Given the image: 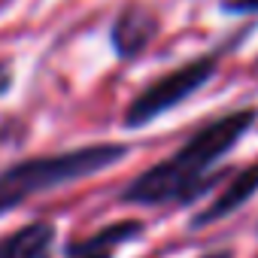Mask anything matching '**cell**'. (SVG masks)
<instances>
[{
	"instance_id": "cell-1",
	"label": "cell",
	"mask_w": 258,
	"mask_h": 258,
	"mask_svg": "<svg viewBox=\"0 0 258 258\" xmlns=\"http://www.w3.org/2000/svg\"><path fill=\"white\" fill-rule=\"evenodd\" d=\"M255 121H258V109L252 106L222 112L219 118L198 127L167 161L152 164L134 182H127L121 191V201L137 207L198 201L207 188L216 185V179H222V173H213L219 158L243 140V134Z\"/></svg>"
},
{
	"instance_id": "cell-4",
	"label": "cell",
	"mask_w": 258,
	"mask_h": 258,
	"mask_svg": "<svg viewBox=\"0 0 258 258\" xmlns=\"http://www.w3.org/2000/svg\"><path fill=\"white\" fill-rule=\"evenodd\" d=\"M155 34H158L155 13L140 4H127L115 16L109 40H112V49L118 58H137L140 52H146V46L155 40Z\"/></svg>"
},
{
	"instance_id": "cell-7",
	"label": "cell",
	"mask_w": 258,
	"mask_h": 258,
	"mask_svg": "<svg viewBox=\"0 0 258 258\" xmlns=\"http://www.w3.org/2000/svg\"><path fill=\"white\" fill-rule=\"evenodd\" d=\"M55 228L49 222H31L0 237V258H52Z\"/></svg>"
},
{
	"instance_id": "cell-8",
	"label": "cell",
	"mask_w": 258,
	"mask_h": 258,
	"mask_svg": "<svg viewBox=\"0 0 258 258\" xmlns=\"http://www.w3.org/2000/svg\"><path fill=\"white\" fill-rule=\"evenodd\" d=\"M219 7L228 16H255L258 13V0H222Z\"/></svg>"
},
{
	"instance_id": "cell-5",
	"label": "cell",
	"mask_w": 258,
	"mask_h": 258,
	"mask_svg": "<svg viewBox=\"0 0 258 258\" xmlns=\"http://www.w3.org/2000/svg\"><path fill=\"white\" fill-rule=\"evenodd\" d=\"M255 191H258V161L249 164V167H243V170H237V173L225 182V188L216 195V201H213L210 207H204V210L191 219V231L207 228V225H216V222H222L225 216L237 213Z\"/></svg>"
},
{
	"instance_id": "cell-11",
	"label": "cell",
	"mask_w": 258,
	"mask_h": 258,
	"mask_svg": "<svg viewBox=\"0 0 258 258\" xmlns=\"http://www.w3.org/2000/svg\"><path fill=\"white\" fill-rule=\"evenodd\" d=\"M255 67H258V61H255Z\"/></svg>"
},
{
	"instance_id": "cell-6",
	"label": "cell",
	"mask_w": 258,
	"mask_h": 258,
	"mask_svg": "<svg viewBox=\"0 0 258 258\" xmlns=\"http://www.w3.org/2000/svg\"><path fill=\"white\" fill-rule=\"evenodd\" d=\"M143 237V222L137 219H121V222H112L100 231H94L91 237L85 240H76L67 246V258H112V252L131 240H140Z\"/></svg>"
},
{
	"instance_id": "cell-3",
	"label": "cell",
	"mask_w": 258,
	"mask_h": 258,
	"mask_svg": "<svg viewBox=\"0 0 258 258\" xmlns=\"http://www.w3.org/2000/svg\"><path fill=\"white\" fill-rule=\"evenodd\" d=\"M216 73H219V58L216 55H201V58L182 64V67L152 79L131 103H127L124 127H143V124L155 121L158 115L170 112L176 103L198 94Z\"/></svg>"
},
{
	"instance_id": "cell-9",
	"label": "cell",
	"mask_w": 258,
	"mask_h": 258,
	"mask_svg": "<svg viewBox=\"0 0 258 258\" xmlns=\"http://www.w3.org/2000/svg\"><path fill=\"white\" fill-rule=\"evenodd\" d=\"M10 88H13V70H10V64H0V97Z\"/></svg>"
},
{
	"instance_id": "cell-10",
	"label": "cell",
	"mask_w": 258,
	"mask_h": 258,
	"mask_svg": "<svg viewBox=\"0 0 258 258\" xmlns=\"http://www.w3.org/2000/svg\"><path fill=\"white\" fill-rule=\"evenodd\" d=\"M198 258H234L228 249H216V252H204V255H198Z\"/></svg>"
},
{
	"instance_id": "cell-2",
	"label": "cell",
	"mask_w": 258,
	"mask_h": 258,
	"mask_svg": "<svg viewBox=\"0 0 258 258\" xmlns=\"http://www.w3.org/2000/svg\"><path fill=\"white\" fill-rule=\"evenodd\" d=\"M124 155H127L124 143H91V146L55 152V155L16 161L13 167L0 173V216L19 210L31 198H40L61 185L88 179V176L118 164Z\"/></svg>"
}]
</instances>
